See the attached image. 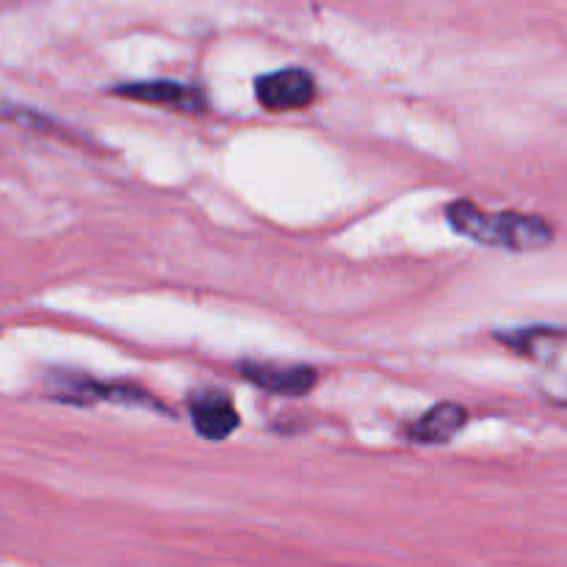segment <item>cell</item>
Returning <instances> with one entry per match:
<instances>
[{
	"label": "cell",
	"mask_w": 567,
	"mask_h": 567,
	"mask_svg": "<svg viewBox=\"0 0 567 567\" xmlns=\"http://www.w3.org/2000/svg\"><path fill=\"white\" fill-rule=\"evenodd\" d=\"M55 399L64 402H120V404H153L150 393L133 385H103V382H92L86 377H59V388H55Z\"/></svg>",
	"instance_id": "8992f818"
},
{
	"label": "cell",
	"mask_w": 567,
	"mask_h": 567,
	"mask_svg": "<svg viewBox=\"0 0 567 567\" xmlns=\"http://www.w3.org/2000/svg\"><path fill=\"white\" fill-rule=\"evenodd\" d=\"M188 415L192 424L205 441H225L238 430L241 419L227 393L219 391H197L188 396Z\"/></svg>",
	"instance_id": "277c9868"
},
{
	"label": "cell",
	"mask_w": 567,
	"mask_h": 567,
	"mask_svg": "<svg viewBox=\"0 0 567 567\" xmlns=\"http://www.w3.org/2000/svg\"><path fill=\"white\" fill-rule=\"evenodd\" d=\"M468 415L460 404H437L430 413L421 415L413 426L408 430L410 441L424 443V446H437V443H449L460 430L465 426Z\"/></svg>",
	"instance_id": "52a82bcc"
},
{
	"label": "cell",
	"mask_w": 567,
	"mask_h": 567,
	"mask_svg": "<svg viewBox=\"0 0 567 567\" xmlns=\"http://www.w3.org/2000/svg\"><path fill=\"white\" fill-rule=\"evenodd\" d=\"M255 94L266 111H299L313 103L316 81L310 72L291 66L260 75L255 81Z\"/></svg>",
	"instance_id": "7a4b0ae2"
},
{
	"label": "cell",
	"mask_w": 567,
	"mask_h": 567,
	"mask_svg": "<svg viewBox=\"0 0 567 567\" xmlns=\"http://www.w3.org/2000/svg\"><path fill=\"white\" fill-rule=\"evenodd\" d=\"M114 94L136 103L161 105V109L181 111V114H203L208 111V100L197 86H186V83L175 81H138V83H122L114 89Z\"/></svg>",
	"instance_id": "3957f363"
},
{
	"label": "cell",
	"mask_w": 567,
	"mask_h": 567,
	"mask_svg": "<svg viewBox=\"0 0 567 567\" xmlns=\"http://www.w3.org/2000/svg\"><path fill=\"white\" fill-rule=\"evenodd\" d=\"M449 225L460 236L471 238L485 247L509 249V252H537L554 241V230L540 216L529 214H493V210L476 208L468 199H457L446 210Z\"/></svg>",
	"instance_id": "6da1fadb"
},
{
	"label": "cell",
	"mask_w": 567,
	"mask_h": 567,
	"mask_svg": "<svg viewBox=\"0 0 567 567\" xmlns=\"http://www.w3.org/2000/svg\"><path fill=\"white\" fill-rule=\"evenodd\" d=\"M241 377L252 385L264 388V391L277 393V396H305L313 391L316 385V371L308 365H288V363H247L238 365Z\"/></svg>",
	"instance_id": "5b68a950"
}]
</instances>
